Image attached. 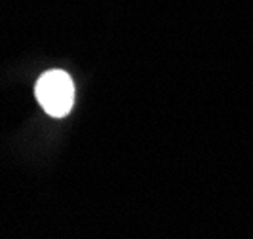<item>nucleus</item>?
I'll use <instances>...</instances> for the list:
<instances>
[{
  "label": "nucleus",
  "mask_w": 253,
  "mask_h": 239,
  "mask_svg": "<svg viewBox=\"0 0 253 239\" xmlns=\"http://www.w3.org/2000/svg\"><path fill=\"white\" fill-rule=\"evenodd\" d=\"M37 99L53 118H63L75 104V84L65 70H48L38 78Z\"/></svg>",
  "instance_id": "f257e3e1"
}]
</instances>
